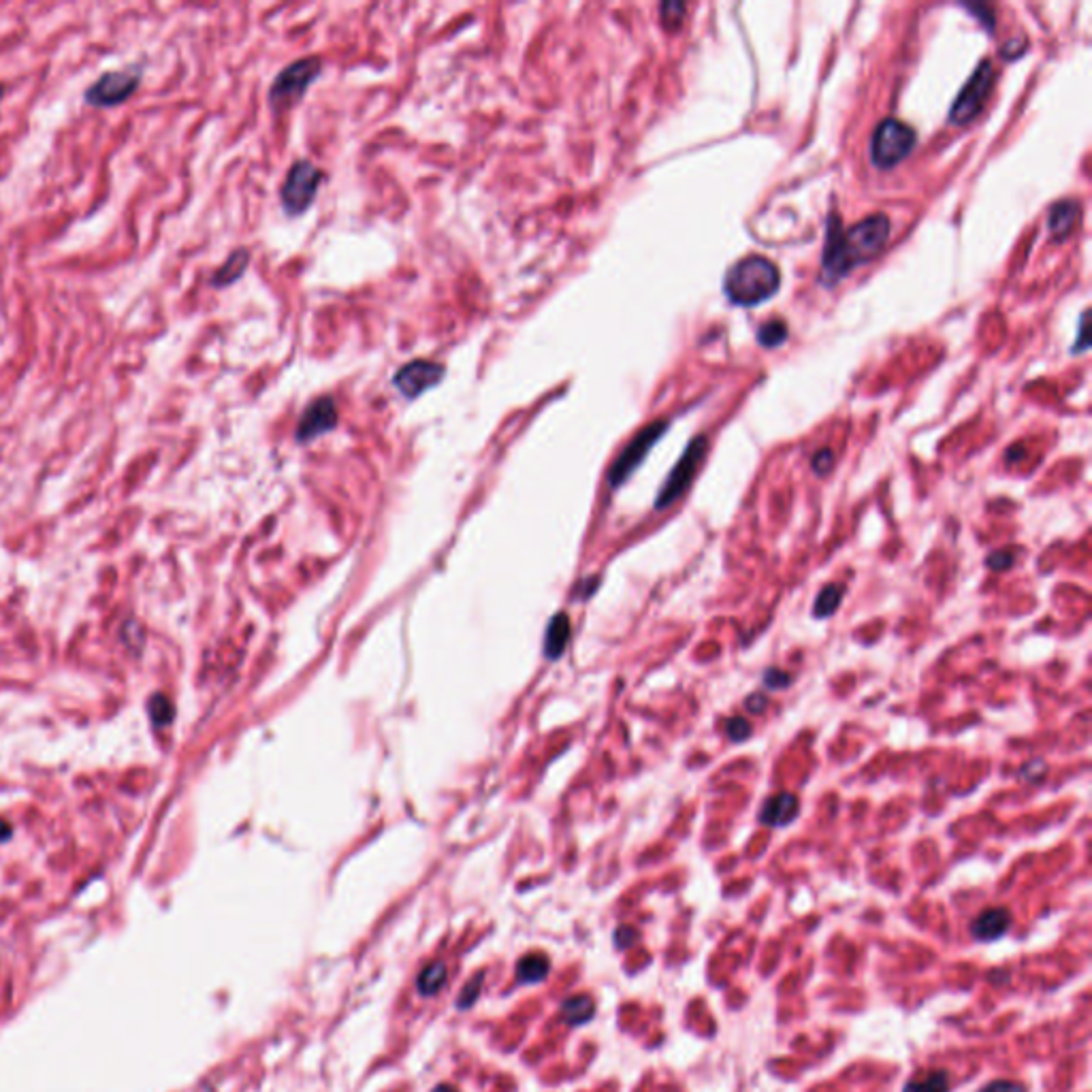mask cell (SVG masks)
I'll list each match as a JSON object with an SVG mask.
<instances>
[{
	"label": "cell",
	"instance_id": "cell-17",
	"mask_svg": "<svg viewBox=\"0 0 1092 1092\" xmlns=\"http://www.w3.org/2000/svg\"><path fill=\"white\" fill-rule=\"evenodd\" d=\"M593 1014H595V1005H593L592 996H587V995L570 996V999H565L562 1005V1016H564L565 1024H570V1026H583L585 1022L592 1020Z\"/></svg>",
	"mask_w": 1092,
	"mask_h": 1092
},
{
	"label": "cell",
	"instance_id": "cell-6",
	"mask_svg": "<svg viewBox=\"0 0 1092 1092\" xmlns=\"http://www.w3.org/2000/svg\"><path fill=\"white\" fill-rule=\"evenodd\" d=\"M322 182H325V173L316 165H312L310 161L301 158V161L292 162L280 190L284 212L289 216H299V213L310 210Z\"/></svg>",
	"mask_w": 1092,
	"mask_h": 1092
},
{
	"label": "cell",
	"instance_id": "cell-36",
	"mask_svg": "<svg viewBox=\"0 0 1092 1092\" xmlns=\"http://www.w3.org/2000/svg\"><path fill=\"white\" fill-rule=\"evenodd\" d=\"M3 97H4V86L0 83V103H3Z\"/></svg>",
	"mask_w": 1092,
	"mask_h": 1092
},
{
	"label": "cell",
	"instance_id": "cell-3",
	"mask_svg": "<svg viewBox=\"0 0 1092 1092\" xmlns=\"http://www.w3.org/2000/svg\"><path fill=\"white\" fill-rule=\"evenodd\" d=\"M916 146L917 135L909 124L887 118L873 133L871 161L877 169H892L905 161Z\"/></svg>",
	"mask_w": 1092,
	"mask_h": 1092
},
{
	"label": "cell",
	"instance_id": "cell-23",
	"mask_svg": "<svg viewBox=\"0 0 1092 1092\" xmlns=\"http://www.w3.org/2000/svg\"><path fill=\"white\" fill-rule=\"evenodd\" d=\"M147 713H150L154 726H158V728L171 723L173 715H176L173 713V704L169 702V698L162 696V693H156V696L150 698V702H147Z\"/></svg>",
	"mask_w": 1092,
	"mask_h": 1092
},
{
	"label": "cell",
	"instance_id": "cell-9",
	"mask_svg": "<svg viewBox=\"0 0 1092 1092\" xmlns=\"http://www.w3.org/2000/svg\"><path fill=\"white\" fill-rule=\"evenodd\" d=\"M992 83H995V67H992L990 61H981L956 97L954 105L950 109V122L956 124V126H965V124L975 120L977 113L986 105Z\"/></svg>",
	"mask_w": 1092,
	"mask_h": 1092
},
{
	"label": "cell",
	"instance_id": "cell-31",
	"mask_svg": "<svg viewBox=\"0 0 1092 1092\" xmlns=\"http://www.w3.org/2000/svg\"><path fill=\"white\" fill-rule=\"evenodd\" d=\"M1086 319H1088V312H1081V319H1080V335H1077L1075 346H1074V352H1075V355H1080V352L1088 350V322H1086Z\"/></svg>",
	"mask_w": 1092,
	"mask_h": 1092
},
{
	"label": "cell",
	"instance_id": "cell-21",
	"mask_svg": "<svg viewBox=\"0 0 1092 1092\" xmlns=\"http://www.w3.org/2000/svg\"><path fill=\"white\" fill-rule=\"evenodd\" d=\"M843 587L841 585H826L823 592L815 598V604H813V614L817 619H828L837 613L838 604L843 600Z\"/></svg>",
	"mask_w": 1092,
	"mask_h": 1092
},
{
	"label": "cell",
	"instance_id": "cell-25",
	"mask_svg": "<svg viewBox=\"0 0 1092 1092\" xmlns=\"http://www.w3.org/2000/svg\"><path fill=\"white\" fill-rule=\"evenodd\" d=\"M726 732L729 736V741L734 743H743L751 736V726H749L747 719L743 717H732L726 722Z\"/></svg>",
	"mask_w": 1092,
	"mask_h": 1092
},
{
	"label": "cell",
	"instance_id": "cell-11",
	"mask_svg": "<svg viewBox=\"0 0 1092 1092\" xmlns=\"http://www.w3.org/2000/svg\"><path fill=\"white\" fill-rule=\"evenodd\" d=\"M337 423H340V410H337L335 399L329 395H322L307 404L299 419V425H297L295 438L301 444H307V442L334 431Z\"/></svg>",
	"mask_w": 1092,
	"mask_h": 1092
},
{
	"label": "cell",
	"instance_id": "cell-12",
	"mask_svg": "<svg viewBox=\"0 0 1092 1092\" xmlns=\"http://www.w3.org/2000/svg\"><path fill=\"white\" fill-rule=\"evenodd\" d=\"M1009 924H1011V913L1007 911L1005 907H995V909L981 911L980 916L973 920L971 935H973V939H977L981 943L996 941L999 937L1005 935Z\"/></svg>",
	"mask_w": 1092,
	"mask_h": 1092
},
{
	"label": "cell",
	"instance_id": "cell-14",
	"mask_svg": "<svg viewBox=\"0 0 1092 1092\" xmlns=\"http://www.w3.org/2000/svg\"><path fill=\"white\" fill-rule=\"evenodd\" d=\"M248 265H250V250H248V248H237V250H233L226 261L222 262L216 271H213L212 286H216V289H226V286L235 284L237 280H241L243 277Z\"/></svg>",
	"mask_w": 1092,
	"mask_h": 1092
},
{
	"label": "cell",
	"instance_id": "cell-27",
	"mask_svg": "<svg viewBox=\"0 0 1092 1092\" xmlns=\"http://www.w3.org/2000/svg\"><path fill=\"white\" fill-rule=\"evenodd\" d=\"M832 465H835V455H832V450L823 449L813 456V470H815L819 476L828 474V471L832 470Z\"/></svg>",
	"mask_w": 1092,
	"mask_h": 1092
},
{
	"label": "cell",
	"instance_id": "cell-8",
	"mask_svg": "<svg viewBox=\"0 0 1092 1092\" xmlns=\"http://www.w3.org/2000/svg\"><path fill=\"white\" fill-rule=\"evenodd\" d=\"M707 450H708V440L704 438V435H698V438H693L692 442H689L687 449H685V453L681 455V459L677 461V465H674L672 471H670L666 483H664L662 489H659L657 498H655V508L657 510L668 508V506H672L674 501L681 498L685 491L689 489V485H692L693 476H696V471L700 468V463H702Z\"/></svg>",
	"mask_w": 1092,
	"mask_h": 1092
},
{
	"label": "cell",
	"instance_id": "cell-5",
	"mask_svg": "<svg viewBox=\"0 0 1092 1092\" xmlns=\"http://www.w3.org/2000/svg\"><path fill=\"white\" fill-rule=\"evenodd\" d=\"M143 68L139 64H128V67L118 68V71H107L94 79L90 88L83 92V101H86V105L97 109L118 107L139 90Z\"/></svg>",
	"mask_w": 1092,
	"mask_h": 1092
},
{
	"label": "cell",
	"instance_id": "cell-33",
	"mask_svg": "<svg viewBox=\"0 0 1092 1092\" xmlns=\"http://www.w3.org/2000/svg\"><path fill=\"white\" fill-rule=\"evenodd\" d=\"M766 702H768V698L764 696V693H753V696H749L747 700H744V707H747V711H751V713H762L764 708H766Z\"/></svg>",
	"mask_w": 1092,
	"mask_h": 1092
},
{
	"label": "cell",
	"instance_id": "cell-32",
	"mask_svg": "<svg viewBox=\"0 0 1092 1092\" xmlns=\"http://www.w3.org/2000/svg\"><path fill=\"white\" fill-rule=\"evenodd\" d=\"M636 937H638V932L634 930L632 926H621L617 932H614V943H617V947H623L625 950V947H629L634 941H636Z\"/></svg>",
	"mask_w": 1092,
	"mask_h": 1092
},
{
	"label": "cell",
	"instance_id": "cell-1",
	"mask_svg": "<svg viewBox=\"0 0 1092 1092\" xmlns=\"http://www.w3.org/2000/svg\"><path fill=\"white\" fill-rule=\"evenodd\" d=\"M892 225L883 213L862 218L851 228H843L841 218L830 213L828 218L826 246L822 256V282L832 286L841 282L853 267L873 261L890 240Z\"/></svg>",
	"mask_w": 1092,
	"mask_h": 1092
},
{
	"label": "cell",
	"instance_id": "cell-13",
	"mask_svg": "<svg viewBox=\"0 0 1092 1092\" xmlns=\"http://www.w3.org/2000/svg\"><path fill=\"white\" fill-rule=\"evenodd\" d=\"M798 815V798L794 794L781 792L777 796L768 798L766 802L762 804V811H759V822L766 823L768 828H781L792 823L794 819Z\"/></svg>",
	"mask_w": 1092,
	"mask_h": 1092
},
{
	"label": "cell",
	"instance_id": "cell-16",
	"mask_svg": "<svg viewBox=\"0 0 1092 1092\" xmlns=\"http://www.w3.org/2000/svg\"><path fill=\"white\" fill-rule=\"evenodd\" d=\"M570 634H572V625H570L568 614H564V613L555 614V617L549 621V628H546V634H544L546 657L557 659L559 655L565 651V647H568Z\"/></svg>",
	"mask_w": 1092,
	"mask_h": 1092
},
{
	"label": "cell",
	"instance_id": "cell-4",
	"mask_svg": "<svg viewBox=\"0 0 1092 1092\" xmlns=\"http://www.w3.org/2000/svg\"><path fill=\"white\" fill-rule=\"evenodd\" d=\"M322 71V61L316 56L301 58L282 68L273 79L269 88V103L276 109H289L305 97L307 88L312 86Z\"/></svg>",
	"mask_w": 1092,
	"mask_h": 1092
},
{
	"label": "cell",
	"instance_id": "cell-29",
	"mask_svg": "<svg viewBox=\"0 0 1092 1092\" xmlns=\"http://www.w3.org/2000/svg\"><path fill=\"white\" fill-rule=\"evenodd\" d=\"M789 681H792L789 674L779 668H771L764 672V683L768 685V689H781V687H786V685H789Z\"/></svg>",
	"mask_w": 1092,
	"mask_h": 1092
},
{
	"label": "cell",
	"instance_id": "cell-22",
	"mask_svg": "<svg viewBox=\"0 0 1092 1092\" xmlns=\"http://www.w3.org/2000/svg\"><path fill=\"white\" fill-rule=\"evenodd\" d=\"M787 340V325L781 320L766 322L758 329V341L764 348H777Z\"/></svg>",
	"mask_w": 1092,
	"mask_h": 1092
},
{
	"label": "cell",
	"instance_id": "cell-18",
	"mask_svg": "<svg viewBox=\"0 0 1092 1092\" xmlns=\"http://www.w3.org/2000/svg\"><path fill=\"white\" fill-rule=\"evenodd\" d=\"M550 971V960L544 954H528L516 965V977L523 984H538L544 981Z\"/></svg>",
	"mask_w": 1092,
	"mask_h": 1092
},
{
	"label": "cell",
	"instance_id": "cell-26",
	"mask_svg": "<svg viewBox=\"0 0 1092 1092\" xmlns=\"http://www.w3.org/2000/svg\"><path fill=\"white\" fill-rule=\"evenodd\" d=\"M483 980H485V975H483V973H478V975H476L474 980L470 981V984H465V988H463V995L459 996V1007H461V1009H465V1007H470L471 1002L476 1001V996H478L480 986H483Z\"/></svg>",
	"mask_w": 1092,
	"mask_h": 1092
},
{
	"label": "cell",
	"instance_id": "cell-30",
	"mask_svg": "<svg viewBox=\"0 0 1092 1092\" xmlns=\"http://www.w3.org/2000/svg\"><path fill=\"white\" fill-rule=\"evenodd\" d=\"M980 1092H1026V1088L1022 1084H1017V1081L996 1080V1081H990V1084H986Z\"/></svg>",
	"mask_w": 1092,
	"mask_h": 1092
},
{
	"label": "cell",
	"instance_id": "cell-7",
	"mask_svg": "<svg viewBox=\"0 0 1092 1092\" xmlns=\"http://www.w3.org/2000/svg\"><path fill=\"white\" fill-rule=\"evenodd\" d=\"M668 431V420H653L649 423L644 429H640L632 440L628 442V446L619 453L614 463L610 465L608 470V485L613 489H619L629 476L634 474L640 468L647 455L651 453V449L662 440V435Z\"/></svg>",
	"mask_w": 1092,
	"mask_h": 1092
},
{
	"label": "cell",
	"instance_id": "cell-34",
	"mask_svg": "<svg viewBox=\"0 0 1092 1092\" xmlns=\"http://www.w3.org/2000/svg\"><path fill=\"white\" fill-rule=\"evenodd\" d=\"M11 837V826L4 819H0V841H7Z\"/></svg>",
	"mask_w": 1092,
	"mask_h": 1092
},
{
	"label": "cell",
	"instance_id": "cell-2",
	"mask_svg": "<svg viewBox=\"0 0 1092 1092\" xmlns=\"http://www.w3.org/2000/svg\"><path fill=\"white\" fill-rule=\"evenodd\" d=\"M781 286L777 265L764 256H747L734 262L723 280V291L734 305L753 307L771 299Z\"/></svg>",
	"mask_w": 1092,
	"mask_h": 1092
},
{
	"label": "cell",
	"instance_id": "cell-20",
	"mask_svg": "<svg viewBox=\"0 0 1092 1092\" xmlns=\"http://www.w3.org/2000/svg\"><path fill=\"white\" fill-rule=\"evenodd\" d=\"M446 980H449V973H446V965L442 960L438 962H431L429 966H425L420 971L419 980H416V988L423 996H434L444 988Z\"/></svg>",
	"mask_w": 1092,
	"mask_h": 1092
},
{
	"label": "cell",
	"instance_id": "cell-28",
	"mask_svg": "<svg viewBox=\"0 0 1092 1092\" xmlns=\"http://www.w3.org/2000/svg\"><path fill=\"white\" fill-rule=\"evenodd\" d=\"M988 565H990L995 572H1002V570L1014 565V555H1011L1009 550H996V553H992L990 557H988Z\"/></svg>",
	"mask_w": 1092,
	"mask_h": 1092
},
{
	"label": "cell",
	"instance_id": "cell-10",
	"mask_svg": "<svg viewBox=\"0 0 1092 1092\" xmlns=\"http://www.w3.org/2000/svg\"><path fill=\"white\" fill-rule=\"evenodd\" d=\"M446 367L435 361L416 359L401 365L393 376V386L406 399H419L425 391L438 386L444 380Z\"/></svg>",
	"mask_w": 1092,
	"mask_h": 1092
},
{
	"label": "cell",
	"instance_id": "cell-19",
	"mask_svg": "<svg viewBox=\"0 0 1092 1092\" xmlns=\"http://www.w3.org/2000/svg\"><path fill=\"white\" fill-rule=\"evenodd\" d=\"M902 1092H950V1075L947 1071L930 1069L917 1074L905 1084Z\"/></svg>",
	"mask_w": 1092,
	"mask_h": 1092
},
{
	"label": "cell",
	"instance_id": "cell-35",
	"mask_svg": "<svg viewBox=\"0 0 1092 1092\" xmlns=\"http://www.w3.org/2000/svg\"><path fill=\"white\" fill-rule=\"evenodd\" d=\"M434 1092H455V1088H450V1086H438Z\"/></svg>",
	"mask_w": 1092,
	"mask_h": 1092
},
{
	"label": "cell",
	"instance_id": "cell-24",
	"mask_svg": "<svg viewBox=\"0 0 1092 1092\" xmlns=\"http://www.w3.org/2000/svg\"><path fill=\"white\" fill-rule=\"evenodd\" d=\"M685 11H687V7H685L683 3H664L662 7H659V13H662V22H664V26L668 28V31H677V28L681 26V22H683V18H685Z\"/></svg>",
	"mask_w": 1092,
	"mask_h": 1092
},
{
	"label": "cell",
	"instance_id": "cell-15",
	"mask_svg": "<svg viewBox=\"0 0 1092 1092\" xmlns=\"http://www.w3.org/2000/svg\"><path fill=\"white\" fill-rule=\"evenodd\" d=\"M1080 213H1081L1080 203H1075V201L1056 203V205L1052 207L1050 218H1047V226H1050L1052 237L1060 241V240H1065L1067 235H1071V231H1074L1077 225V220H1080Z\"/></svg>",
	"mask_w": 1092,
	"mask_h": 1092
}]
</instances>
